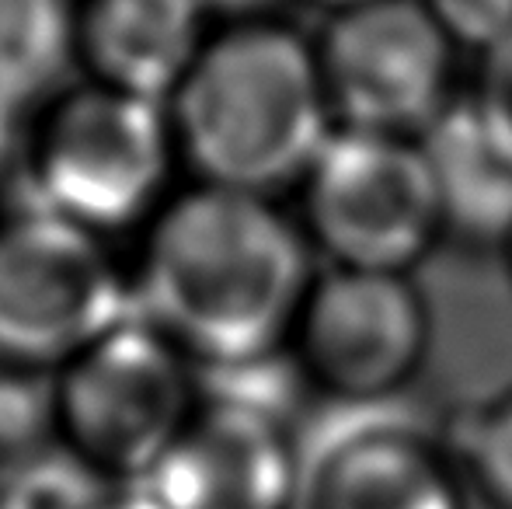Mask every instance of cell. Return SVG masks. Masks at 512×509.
I'll return each mask as SVG.
<instances>
[{
  "label": "cell",
  "mask_w": 512,
  "mask_h": 509,
  "mask_svg": "<svg viewBox=\"0 0 512 509\" xmlns=\"http://www.w3.org/2000/svg\"><path fill=\"white\" fill-rule=\"evenodd\" d=\"M314 283L307 234L265 196L196 185L143 227L136 318L196 370H227L290 349Z\"/></svg>",
  "instance_id": "cell-1"
},
{
  "label": "cell",
  "mask_w": 512,
  "mask_h": 509,
  "mask_svg": "<svg viewBox=\"0 0 512 509\" xmlns=\"http://www.w3.org/2000/svg\"><path fill=\"white\" fill-rule=\"evenodd\" d=\"M164 109L192 182L265 199L304 182L335 133L314 42L272 18L209 32Z\"/></svg>",
  "instance_id": "cell-2"
},
{
  "label": "cell",
  "mask_w": 512,
  "mask_h": 509,
  "mask_svg": "<svg viewBox=\"0 0 512 509\" xmlns=\"http://www.w3.org/2000/svg\"><path fill=\"white\" fill-rule=\"evenodd\" d=\"M175 164L164 105L84 81L39 109L25 161L28 206L108 241L161 213Z\"/></svg>",
  "instance_id": "cell-3"
},
{
  "label": "cell",
  "mask_w": 512,
  "mask_h": 509,
  "mask_svg": "<svg viewBox=\"0 0 512 509\" xmlns=\"http://www.w3.org/2000/svg\"><path fill=\"white\" fill-rule=\"evenodd\" d=\"M60 447L119 489L143 485L199 412L196 367L133 314L53 374Z\"/></svg>",
  "instance_id": "cell-4"
},
{
  "label": "cell",
  "mask_w": 512,
  "mask_h": 509,
  "mask_svg": "<svg viewBox=\"0 0 512 509\" xmlns=\"http://www.w3.org/2000/svg\"><path fill=\"white\" fill-rule=\"evenodd\" d=\"M133 314L105 238L32 206L0 224V370L53 377Z\"/></svg>",
  "instance_id": "cell-5"
},
{
  "label": "cell",
  "mask_w": 512,
  "mask_h": 509,
  "mask_svg": "<svg viewBox=\"0 0 512 509\" xmlns=\"http://www.w3.org/2000/svg\"><path fill=\"white\" fill-rule=\"evenodd\" d=\"M300 192L307 241L335 269L408 276L446 231L436 171L408 136L335 126Z\"/></svg>",
  "instance_id": "cell-6"
},
{
  "label": "cell",
  "mask_w": 512,
  "mask_h": 509,
  "mask_svg": "<svg viewBox=\"0 0 512 509\" xmlns=\"http://www.w3.org/2000/svg\"><path fill=\"white\" fill-rule=\"evenodd\" d=\"M450 46L422 0L331 14L314 53L335 126L415 140L450 109Z\"/></svg>",
  "instance_id": "cell-7"
},
{
  "label": "cell",
  "mask_w": 512,
  "mask_h": 509,
  "mask_svg": "<svg viewBox=\"0 0 512 509\" xmlns=\"http://www.w3.org/2000/svg\"><path fill=\"white\" fill-rule=\"evenodd\" d=\"M429 307L401 272L331 269L314 276L290 335L304 384L345 405L384 401L418 374Z\"/></svg>",
  "instance_id": "cell-8"
},
{
  "label": "cell",
  "mask_w": 512,
  "mask_h": 509,
  "mask_svg": "<svg viewBox=\"0 0 512 509\" xmlns=\"http://www.w3.org/2000/svg\"><path fill=\"white\" fill-rule=\"evenodd\" d=\"M297 440L300 509H467L457 464L380 401L345 405Z\"/></svg>",
  "instance_id": "cell-9"
},
{
  "label": "cell",
  "mask_w": 512,
  "mask_h": 509,
  "mask_svg": "<svg viewBox=\"0 0 512 509\" xmlns=\"http://www.w3.org/2000/svg\"><path fill=\"white\" fill-rule=\"evenodd\" d=\"M136 489L164 509H300L297 436L269 415L199 401L182 440Z\"/></svg>",
  "instance_id": "cell-10"
},
{
  "label": "cell",
  "mask_w": 512,
  "mask_h": 509,
  "mask_svg": "<svg viewBox=\"0 0 512 509\" xmlns=\"http://www.w3.org/2000/svg\"><path fill=\"white\" fill-rule=\"evenodd\" d=\"M206 39L199 0H77V67L147 102L168 105Z\"/></svg>",
  "instance_id": "cell-11"
},
{
  "label": "cell",
  "mask_w": 512,
  "mask_h": 509,
  "mask_svg": "<svg viewBox=\"0 0 512 509\" xmlns=\"http://www.w3.org/2000/svg\"><path fill=\"white\" fill-rule=\"evenodd\" d=\"M422 136L443 196L446 227L509 238L512 168L488 143L471 105H450Z\"/></svg>",
  "instance_id": "cell-12"
},
{
  "label": "cell",
  "mask_w": 512,
  "mask_h": 509,
  "mask_svg": "<svg viewBox=\"0 0 512 509\" xmlns=\"http://www.w3.org/2000/svg\"><path fill=\"white\" fill-rule=\"evenodd\" d=\"M77 63V0H0V98L46 105Z\"/></svg>",
  "instance_id": "cell-13"
},
{
  "label": "cell",
  "mask_w": 512,
  "mask_h": 509,
  "mask_svg": "<svg viewBox=\"0 0 512 509\" xmlns=\"http://www.w3.org/2000/svg\"><path fill=\"white\" fill-rule=\"evenodd\" d=\"M115 489L67 447H53L0 475V509H98Z\"/></svg>",
  "instance_id": "cell-14"
},
{
  "label": "cell",
  "mask_w": 512,
  "mask_h": 509,
  "mask_svg": "<svg viewBox=\"0 0 512 509\" xmlns=\"http://www.w3.org/2000/svg\"><path fill=\"white\" fill-rule=\"evenodd\" d=\"M60 447L53 377L0 370V475Z\"/></svg>",
  "instance_id": "cell-15"
},
{
  "label": "cell",
  "mask_w": 512,
  "mask_h": 509,
  "mask_svg": "<svg viewBox=\"0 0 512 509\" xmlns=\"http://www.w3.org/2000/svg\"><path fill=\"white\" fill-rule=\"evenodd\" d=\"M464 471L495 509H512V387L464 429Z\"/></svg>",
  "instance_id": "cell-16"
},
{
  "label": "cell",
  "mask_w": 512,
  "mask_h": 509,
  "mask_svg": "<svg viewBox=\"0 0 512 509\" xmlns=\"http://www.w3.org/2000/svg\"><path fill=\"white\" fill-rule=\"evenodd\" d=\"M485 129L488 143L512 168V35L492 46L481 63L478 91L467 102Z\"/></svg>",
  "instance_id": "cell-17"
},
{
  "label": "cell",
  "mask_w": 512,
  "mask_h": 509,
  "mask_svg": "<svg viewBox=\"0 0 512 509\" xmlns=\"http://www.w3.org/2000/svg\"><path fill=\"white\" fill-rule=\"evenodd\" d=\"M450 42L488 53L512 35V0H422Z\"/></svg>",
  "instance_id": "cell-18"
},
{
  "label": "cell",
  "mask_w": 512,
  "mask_h": 509,
  "mask_svg": "<svg viewBox=\"0 0 512 509\" xmlns=\"http://www.w3.org/2000/svg\"><path fill=\"white\" fill-rule=\"evenodd\" d=\"M42 105H21L11 98H0V178L21 171L25 175L28 147H32L35 119Z\"/></svg>",
  "instance_id": "cell-19"
},
{
  "label": "cell",
  "mask_w": 512,
  "mask_h": 509,
  "mask_svg": "<svg viewBox=\"0 0 512 509\" xmlns=\"http://www.w3.org/2000/svg\"><path fill=\"white\" fill-rule=\"evenodd\" d=\"M209 18H223V25H237V21H262L269 11H276L283 0H199Z\"/></svg>",
  "instance_id": "cell-20"
},
{
  "label": "cell",
  "mask_w": 512,
  "mask_h": 509,
  "mask_svg": "<svg viewBox=\"0 0 512 509\" xmlns=\"http://www.w3.org/2000/svg\"><path fill=\"white\" fill-rule=\"evenodd\" d=\"M98 509H164L147 489H115Z\"/></svg>",
  "instance_id": "cell-21"
},
{
  "label": "cell",
  "mask_w": 512,
  "mask_h": 509,
  "mask_svg": "<svg viewBox=\"0 0 512 509\" xmlns=\"http://www.w3.org/2000/svg\"><path fill=\"white\" fill-rule=\"evenodd\" d=\"M317 4H324L331 14H338V11H349V7H359V4H373V0H317Z\"/></svg>",
  "instance_id": "cell-22"
},
{
  "label": "cell",
  "mask_w": 512,
  "mask_h": 509,
  "mask_svg": "<svg viewBox=\"0 0 512 509\" xmlns=\"http://www.w3.org/2000/svg\"><path fill=\"white\" fill-rule=\"evenodd\" d=\"M506 245H509V272H512V231H509V238H506Z\"/></svg>",
  "instance_id": "cell-23"
}]
</instances>
